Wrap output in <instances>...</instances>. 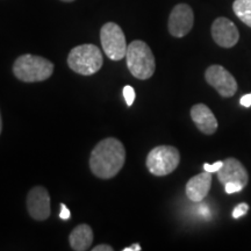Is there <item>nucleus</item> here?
Returning <instances> with one entry per match:
<instances>
[{
	"label": "nucleus",
	"mask_w": 251,
	"mask_h": 251,
	"mask_svg": "<svg viewBox=\"0 0 251 251\" xmlns=\"http://www.w3.org/2000/svg\"><path fill=\"white\" fill-rule=\"evenodd\" d=\"M102 54L94 45L75 47L68 56V65L71 70L83 76H91L102 67Z\"/></svg>",
	"instance_id": "nucleus-4"
},
{
	"label": "nucleus",
	"mask_w": 251,
	"mask_h": 251,
	"mask_svg": "<svg viewBox=\"0 0 251 251\" xmlns=\"http://www.w3.org/2000/svg\"><path fill=\"white\" fill-rule=\"evenodd\" d=\"M124 97L126 100V103L127 106H131L134 103L135 100V91L130 85H126L124 87Z\"/></svg>",
	"instance_id": "nucleus-16"
},
{
	"label": "nucleus",
	"mask_w": 251,
	"mask_h": 251,
	"mask_svg": "<svg viewBox=\"0 0 251 251\" xmlns=\"http://www.w3.org/2000/svg\"><path fill=\"white\" fill-rule=\"evenodd\" d=\"M222 165H224V162L222 161L215 162L214 164H208V163H205V164H203V170L209 172V174H214V172L218 174V171L222 168Z\"/></svg>",
	"instance_id": "nucleus-18"
},
{
	"label": "nucleus",
	"mask_w": 251,
	"mask_h": 251,
	"mask_svg": "<svg viewBox=\"0 0 251 251\" xmlns=\"http://www.w3.org/2000/svg\"><path fill=\"white\" fill-rule=\"evenodd\" d=\"M212 186V174L202 172L191 178L186 184V196L191 201L200 202L205 199Z\"/></svg>",
	"instance_id": "nucleus-13"
},
{
	"label": "nucleus",
	"mask_w": 251,
	"mask_h": 251,
	"mask_svg": "<svg viewBox=\"0 0 251 251\" xmlns=\"http://www.w3.org/2000/svg\"><path fill=\"white\" fill-rule=\"evenodd\" d=\"M205 79L224 98H230L237 92V81L233 75L221 65H211L205 72Z\"/></svg>",
	"instance_id": "nucleus-7"
},
{
	"label": "nucleus",
	"mask_w": 251,
	"mask_h": 251,
	"mask_svg": "<svg viewBox=\"0 0 251 251\" xmlns=\"http://www.w3.org/2000/svg\"><path fill=\"white\" fill-rule=\"evenodd\" d=\"M218 179L224 185L227 183H237L246 187L249 181V175L242 163L234 157H229L225 159L224 165L218 171Z\"/></svg>",
	"instance_id": "nucleus-11"
},
{
	"label": "nucleus",
	"mask_w": 251,
	"mask_h": 251,
	"mask_svg": "<svg viewBox=\"0 0 251 251\" xmlns=\"http://www.w3.org/2000/svg\"><path fill=\"white\" fill-rule=\"evenodd\" d=\"M248 211H249V205L248 203H240V205H237L236 207L234 208L233 211V218L234 219H240L242 218V216H244L248 213Z\"/></svg>",
	"instance_id": "nucleus-17"
},
{
	"label": "nucleus",
	"mask_w": 251,
	"mask_h": 251,
	"mask_svg": "<svg viewBox=\"0 0 251 251\" xmlns=\"http://www.w3.org/2000/svg\"><path fill=\"white\" fill-rule=\"evenodd\" d=\"M54 72V64L45 57L26 54L15 59L13 74L25 83L47 80Z\"/></svg>",
	"instance_id": "nucleus-2"
},
{
	"label": "nucleus",
	"mask_w": 251,
	"mask_h": 251,
	"mask_svg": "<svg viewBox=\"0 0 251 251\" xmlns=\"http://www.w3.org/2000/svg\"><path fill=\"white\" fill-rule=\"evenodd\" d=\"M71 216V213L69 211V208L67 205L64 203H61V213H59V218L62 220H68Z\"/></svg>",
	"instance_id": "nucleus-20"
},
{
	"label": "nucleus",
	"mask_w": 251,
	"mask_h": 251,
	"mask_svg": "<svg viewBox=\"0 0 251 251\" xmlns=\"http://www.w3.org/2000/svg\"><path fill=\"white\" fill-rule=\"evenodd\" d=\"M140 250H141L140 244H133V246L127 247L124 249V251H140Z\"/></svg>",
	"instance_id": "nucleus-23"
},
{
	"label": "nucleus",
	"mask_w": 251,
	"mask_h": 251,
	"mask_svg": "<svg viewBox=\"0 0 251 251\" xmlns=\"http://www.w3.org/2000/svg\"><path fill=\"white\" fill-rule=\"evenodd\" d=\"M69 242L74 250L85 251L93 242V231L89 225L77 226L69 236Z\"/></svg>",
	"instance_id": "nucleus-14"
},
{
	"label": "nucleus",
	"mask_w": 251,
	"mask_h": 251,
	"mask_svg": "<svg viewBox=\"0 0 251 251\" xmlns=\"http://www.w3.org/2000/svg\"><path fill=\"white\" fill-rule=\"evenodd\" d=\"M243 188L244 187L242 186V185L237 184V183H227V184H225L226 193H228V194L240 192V191H242Z\"/></svg>",
	"instance_id": "nucleus-19"
},
{
	"label": "nucleus",
	"mask_w": 251,
	"mask_h": 251,
	"mask_svg": "<svg viewBox=\"0 0 251 251\" xmlns=\"http://www.w3.org/2000/svg\"><path fill=\"white\" fill-rule=\"evenodd\" d=\"M92 251H113V248L108 244H99V246L92 248Z\"/></svg>",
	"instance_id": "nucleus-22"
},
{
	"label": "nucleus",
	"mask_w": 251,
	"mask_h": 251,
	"mask_svg": "<svg viewBox=\"0 0 251 251\" xmlns=\"http://www.w3.org/2000/svg\"><path fill=\"white\" fill-rule=\"evenodd\" d=\"M191 118L201 133L213 135L218 130V120L205 103H197L191 108Z\"/></svg>",
	"instance_id": "nucleus-12"
},
{
	"label": "nucleus",
	"mask_w": 251,
	"mask_h": 251,
	"mask_svg": "<svg viewBox=\"0 0 251 251\" xmlns=\"http://www.w3.org/2000/svg\"><path fill=\"white\" fill-rule=\"evenodd\" d=\"M240 103L244 107H250L251 106V93H248V94H244V96L241 98L240 100Z\"/></svg>",
	"instance_id": "nucleus-21"
},
{
	"label": "nucleus",
	"mask_w": 251,
	"mask_h": 251,
	"mask_svg": "<svg viewBox=\"0 0 251 251\" xmlns=\"http://www.w3.org/2000/svg\"><path fill=\"white\" fill-rule=\"evenodd\" d=\"M233 9L235 15L251 28V0H235Z\"/></svg>",
	"instance_id": "nucleus-15"
},
{
	"label": "nucleus",
	"mask_w": 251,
	"mask_h": 251,
	"mask_svg": "<svg viewBox=\"0 0 251 251\" xmlns=\"http://www.w3.org/2000/svg\"><path fill=\"white\" fill-rule=\"evenodd\" d=\"M100 40L106 56L112 61H121L126 57L127 52V43L124 30L119 25L107 23L101 27L100 30Z\"/></svg>",
	"instance_id": "nucleus-6"
},
{
	"label": "nucleus",
	"mask_w": 251,
	"mask_h": 251,
	"mask_svg": "<svg viewBox=\"0 0 251 251\" xmlns=\"http://www.w3.org/2000/svg\"><path fill=\"white\" fill-rule=\"evenodd\" d=\"M127 67L135 78L149 79L156 70L155 56L150 47L141 40H135L127 47Z\"/></svg>",
	"instance_id": "nucleus-3"
},
{
	"label": "nucleus",
	"mask_w": 251,
	"mask_h": 251,
	"mask_svg": "<svg viewBox=\"0 0 251 251\" xmlns=\"http://www.w3.org/2000/svg\"><path fill=\"white\" fill-rule=\"evenodd\" d=\"M180 162V153L172 146H158L153 148L147 157V168L150 174L158 176L170 175Z\"/></svg>",
	"instance_id": "nucleus-5"
},
{
	"label": "nucleus",
	"mask_w": 251,
	"mask_h": 251,
	"mask_svg": "<svg viewBox=\"0 0 251 251\" xmlns=\"http://www.w3.org/2000/svg\"><path fill=\"white\" fill-rule=\"evenodd\" d=\"M194 24L192 8L187 4L176 5L169 17V31L175 37H184L190 33Z\"/></svg>",
	"instance_id": "nucleus-8"
},
{
	"label": "nucleus",
	"mask_w": 251,
	"mask_h": 251,
	"mask_svg": "<svg viewBox=\"0 0 251 251\" xmlns=\"http://www.w3.org/2000/svg\"><path fill=\"white\" fill-rule=\"evenodd\" d=\"M62 1H65V2H71V1H74V0H62Z\"/></svg>",
	"instance_id": "nucleus-25"
},
{
	"label": "nucleus",
	"mask_w": 251,
	"mask_h": 251,
	"mask_svg": "<svg viewBox=\"0 0 251 251\" xmlns=\"http://www.w3.org/2000/svg\"><path fill=\"white\" fill-rule=\"evenodd\" d=\"M27 208L29 215L37 221H45L50 216V196L42 186H35L27 196Z\"/></svg>",
	"instance_id": "nucleus-9"
},
{
	"label": "nucleus",
	"mask_w": 251,
	"mask_h": 251,
	"mask_svg": "<svg viewBox=\"0 0 251 251\" xmlns=\"http://www.w3.org/2000/svg\"><path fill=\"white\" fill-rule=\"evenodd\" d=\"M126 162L124 144L118 139L108 137L97 144L91 152L90 168L96 177L109 179L115 177Z\"/></svg>",
	"instance_id": "nucleus-1"
},
{
	"label": "nucleus",
	"mask_w": 251,
	"mask_h": 251,
	"mask_svg": "<svg viewBox=\"0 0 251 251\" xmlns=\"http://www.w3.org/2000/svg\"><path fill=\"white\" fill-rule=\"evenodd\" d=\"M1 129H2V120H1V114H0V134H1Z\"/></svg>",
	"instance_id": "nucleus-24"
},
{
	"label": "nucleus",
	"mask_w": 251,
	"mask_h": 251,
	"mask_svg": "<svg viewBox=\"0 0 251 251\" xmlns=\"http://www.w3.org/2000/svg\"><path fill=\"white\" fill-rule=\"evenodd\" d=\"M212 37L222 48H231L240 40V31L233 21L227 18H218L212 25Z\"/></svg>",
	"instance_id": "nucleus-10"
}]
</instances>
